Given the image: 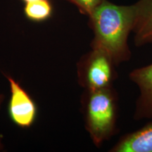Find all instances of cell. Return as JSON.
Returning a JSON list of instances; mask_svg holds the SVG:
<instances>
[{"mask_svg":"<svg viewBox=\"0 0 152 152\" xmlns=\"http://www.w3.org/2000/svg\"><path fill=\"white\" fill-rule=\"evenodd\" d=\"M134 45L140 47L152 44V0H139L134 4Z\"/></svg>","mask_w":152,"mask_h":152,"instance_id":"obj_6","label":"cell"},{"mask_svg":"<svg viewBox=\"0 0 152 152\" xmlns=\"http://www.w3.org/2000/svg\"><path fill=\"white\" fill-rule=\"evenodd\" d=\"M11 88V98L8 111L11 121L20 128H29L37 116V106L29 94L15 81L8 77Z\"/></svg>","mask_w":152,"mask_h":152,"instance_id":"obj_4","label":"cell"},{"mask_svg":"<svg viewBox=\"0 0 152 152\" xmlns=\"http://www.w3.org/2000/svg\"><path fill=\"white\" fill-rule=\"evenodd\" d=\"M53 6L49 0H39L26 3L24 14L28 20L33 22H42L52 16Z\"/></svg>","mask_w":152,"mask_h":152,"instance_id":"obj_8","label":"cell"},{"mask_svg":"<svg viewBox=\"0 0 152 152\" xmlns=\"http://www.w3.org/2000/svg\"><path fill=\"white\" fill-rule=\"evenodd\" d=\"M23 2H24L25 4L26 3H29V2H33V1H39V0H21Z\"/></svg>","mask_w":152,"mask_h":152,"instance_id":"obj_10","label":"cell"},{"mask_svg":"<svg viewBox=\"0 0 152 152\" xmlns=\"http://www.w3.org/2000/svg\"><path fill=\"white\" fill-rule=\"evenodd\" d=\"M94 37L92 49L107 53L116 66L128 62L132 56L128 37L134 28V4L118 5L103 0L88 16Z\"/></svg>","mask_w":152,"mask_h":152,"instance_id":"obj_1","label":"cell"},{"mask_svg":"<svg viewBox=\"0 0 152 152\" xmlns=\"http://www.w3.org/2000/svg\"><path fill=\"white\" fill-rule=\"evenodd\" d=\"M77 7L80 14L88 16L103 0H66Z\"/></svg>","mask_w":152,"mask_h":152,"instance_id":"obj_9","label":"cell"},{"mask_svg":"<svg viewBox=\"0 0 152 152\" xmlns=\"http://www.w3.org/2000/svg\"><path fill=\"white\" fill-rule=\"evenodd\" d=\"M129 79L137 85L139 95L135 102L134 119L152 118V64L132 70Z\"/></svg>","mask_w":152,"mask_h":152,"instance_id":"obj_5","label":"cell"},{"mask_svg":"<svg viewBox=\"0 0 152 152\" xmlns=\"http://www.w3.org/2000/svg\"><path fill=\"white\" fill-rule=\"evenodd\" d=\"M110 152H152V121L134 132L125 134Z\"/></svg>","mask_w":152,"mask_h":152,"instance_id":"obj_7","label":"cell"},{"mask_svg":"<svg viewBox=\"0 0 152 152\" xmlns=\"http://www.w3.org/2000/svg\"><path fill=\"white\" fill-rule=\"evenodd\" d=\"M116 65L107 53L101 49L92 51L81 58L78 64L79 83L86 90L113 87L118 77Z\"/></svg>","mask_w":152,"mask_h":152,"instance_id":"obj_3","label":"cell"},{"mask_svg":"<svg viewBox=\"0 0 152 152\" xmlns=\"http://www.w3.org/2000/svg\"><path fill=\"white\" fill-rule=\"evenodd\" d=\"M83 100L85 128L99 147L118 131V95L113 87L86 90Z\"/></svg>","mask_w":152,"mask_h":152,"instance_id":"obj_2","label":"cell"},{"mask_svg":"<svg viewBox=\"0 0 152 152\" xmlns=\"http://www.w3.org/2000/svg\"><path fill=\"white\" fill-rule=\"evenodd\" d=\"M2 99H3L2 96H1V95H0V106H1V102H2Z\"/></svg>","mask_w":152,"mask_h":152,"instance_id":"obj_11","label":"cell"}]
</instances>
